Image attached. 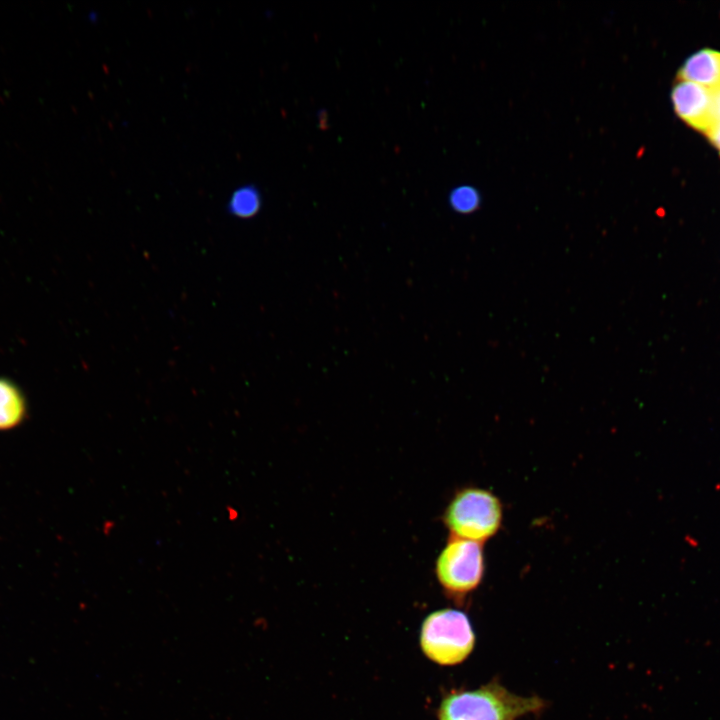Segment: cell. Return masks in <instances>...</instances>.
<instances>
[{
    "label": "cell",
    "instance_id": "obj_1",
    "mask_svg": "<svg viewBox=\"0 0 720 720\" xmlns=\"http://www.w3.org/2000/svg\"><path fill=\"white\" fill-rule=\"evenodd\" d=\"M544 707L540 697L514 694L493 680L475 690L446 695L438 709V720H518Z\"/></svg>",
    "mask_w": 720,
    "mask_h": 720
},
{
    "label": "cell",
    "instance_id": "obj_2",
    "mask_svg": "<svg viewBox=\"0 0 720 720\" xmlns=\"http://www.w3.org/2000/svg\"><path fill=\"white\" fill-rule=\"evenodd\" d=\"M503 506L491 491L467 487L455 493L443 513L451 537L483 544L502 526Z\"/></svg>",
    "mask_w": 720,
    "mask_h": 720
},
{
    "label": "cell",
    "instance_id": "obj_3",
    "mask_svg": "<svg viewBox=\"0 0 720 720\" xmlns=\"http://www.w3.org/2000/svg\"><path fill=\"white\" fill-rule=\"evenodd\" d=\"M475 634L467 615L456 609L429 614L420 630V646L431 661L451 666L463 662L472 652Z\"/></svg>",
    "mask_w": 720,
    "mask_h": 720
},
{
    "label": "cell",
    "instance_id": "obj_4",
    "mask_svg": "<svg viewBox=\"0 0 720 720\" xmlns=\"http://www.w3.org/2000/svg\"><path fill=\"white\" fill-rule=\"evenodd\" d=\"M485 557L481 543L450 537L435 562V575L443 591L463 601L482 583Z\"/></svg>",
    "mask_w": 720,
    "mask_h": 720
},
{
    "label": "cell",
    "instance_id": "obj_5",
    "mask_svg": "<svg viewBox=\"0 0 720 720\" xmlns=\"http://www.w3.org/2000/svg\"><path fill=\"white\" fill-rule=\"evenodd\" d=\"M673 107L690 127L705 133L713 118L712 90L680 80L672 90Z\"/></svg>",
    "mask_w": 720,
    "mask_h": 720
},
{
    "label": "cell",
    "instance_id": "obj_6",
    "mask_svg": "<svg viewBox=\"0 0 720 720\" xmlns=\"http://www.w3.org/2000/svg\"><path fill=\"white\" fill-rule=\"evenodd\" d=\"M678 77L710 90L720 88V51L702 49L694 53L684 62Z\"/></svg>",
    "mask_w": 720,
    "mask_h": 720
},
{
    "label": "cell",
    "instance_id": "obj_7",
    "mask_svg": "<svg viewBox=\"0 0 720 720\" xmlns=\"http://www.w3.org/2000/svg\"><path fill=\"white\" fill-rule=\"evenodd\" d=\"M28 415V399L22 388L11 378L0 376V431L18 428Z\"/></svg>",
    "mask_w": 720,
    "mask_h": 720
},
{
    "label": "cell",
    "instance_id": "obj_8",
    "mask_svg": "<svg viewBox=\"0 0 720 720\" xmlns=\"http://www.w3.org/2000/svg\"><path fill=\"white\" fill-rule=\"evenodd\" d=\"M261 205L260 191L255 185L247 184L233 191L227 203V210L232 216L246 219L255 216Z\"/></svg>",
    "mask_w": 720,
    "mask_h": 720
},
{
    "label": "cell",
    "instance_id": "obj_9",
    "mask_svg": "<svg viewBox=\"0 0 720 720\" xmlns=\"http://www.w3.org/2000/svg\"><path fill=\"white\" fill-rule=\"evenodd\" d=\"M450 206L459 213H470L477 209L480 196L476 189L469 185H461L453 189L449 195Z\"/></svg>",
    "mask_w": 720,
    "mask_h": 720
},
{
    "label": "cell",
    "instance_id": "obj_10",
    "mask_svg": "<svg viewBox=\"0 0 720 720\" xmlns=\"http://www.w3.org/2000/svg\"><path fill=\"white\" fill-rule=\"evenodd\" d=\"M705 134L712 145L720 152V118L711 123Z\"/></svg>",
    "mask_w": 720,
    "mask_h": 720
},
{
    "label": "cell",
    "instance_id": "obj_11",
    "mask_svg": "<svg viewBox=\"0 0 720 720\" xmlns=\"http://www.w3.org/2000/svg\"><path fill=\"white\" fill-rule=\"evenodd\" d=\"M712 102H713V118H712V122H713L714 120L720 118V88L712 90Z\"/></svg>",
    "mask_w": 720,
    "mask_h": 720
}]
</instances>
